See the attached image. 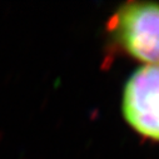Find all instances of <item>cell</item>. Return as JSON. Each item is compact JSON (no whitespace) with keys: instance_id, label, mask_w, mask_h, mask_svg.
Returning a JSON list of instances; mask_svg holds the SVG:
<instances>
[{"instance_id":"cell-2","label":"cell","mask_w":159,"mask_h":159,"mask_svg":"<svg viewBox=\"0 0 159 159\" xmlns=\"http://www.w3.org/2000/svg\"><path fill=\"white\" fill-rule=\"evenodd\" d=\"M122 111L133 130L159 142V65H143L128 78Z\"/></svg>"},{"instance_id":"cell-1","label":"cell","mask_w":159,"mask_h":159,"mask_svg":"<svg viewBox=\"0 0 159 159\" xmlns=\"http://www.w3.org/2000/svg\"><path fill=\"white\" fill-rule=\"evenodd\" d=\"M107 30L116 50L145 65H159V3L123 4L110 16Z\"/></svg>"}]
</instances>
